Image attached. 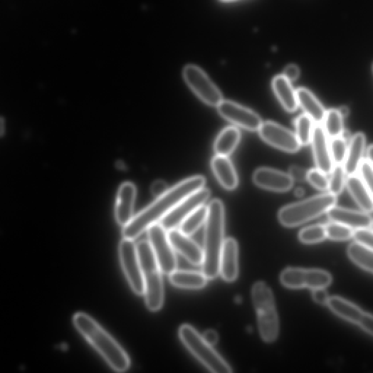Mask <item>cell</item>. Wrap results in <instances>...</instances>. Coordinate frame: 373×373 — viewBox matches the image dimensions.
<instances>
[{
	"mask_svg": "<svg viewBox=\"0 0 373 373\" xmlns=\"http://www.w3.org/2000/svg\"><path fill=\"white\" fill-rule=\"evenodd\" d=\"M205 183V177L201 175L192 177L178 183L135 216L132 221L122 228V236L136 239L150 226L160 223L164 217L185 198L204 189Z\"/></svg>",
	"mask_w": 373,
	"mask_h": 373,
	"instance_id": "cell-1",
	"label": "cell"
},
{
	"mask_svg": "<svg viewBox=\"0 0 373 373\" xmlns=\"http://www.w3.org/2000/svg\"><path fill=\"white\" fill-rule=\"evenodd\" d=\"M73 322L112 369L125 372L130 369L131 360L127 352L95 320L84 312H78L73 316Z\"/></svg>",
	"mask_w": 373,
	"mask_h": 373,
	"instance_id": "cell-2",
	"label": "cell"
},
{
	"mask_svg": "<svg viewBox=\"0 0 373 373\" xmlns=\"http://www.w3.org/2000/svg\"><path fill=\"white\" fill-rule=\"evenodd\" d=\"M225 231V209L219 199L211 201L208 206L204 240V262L202 270L208 279L215 278L220 273L221 256Z\"/></svg>",
	"mask_w": 373,
	"mask_h": 373,
	"instance_id": "cell-3",
	"label": "cell"
},
{
	"mask_svg": "<svg viewBox=\"0 0 373 373\" xmlns=\"http://www.w3.org/2000/svg\"><path fill=\"white\" fill-rule=\"evenodd\" d=\"M137 251L144 280L146 305L151 312H158L164 301L163 272L148 241L139 242Z\"/></svg>",
	"mask_w": 373,
	"mask_h": 373,
	"instance_id": "cell-4",
	"label": "cell"
},
{
	"mask_svg": "<svg viewBox=\"0 0 373 373\" xmlns=\"http://www.w3.org/2000/svg\"><path fill=\"white\" fill-rule=\"evenodd\" d=\"M336 202L337 196L330 193L309 198L283 207L278 220L285 227H296L327 213Z\"/></svg>",
	"mask_w": 373,
	"mask_h": 373,
	"instance_id": "cell-5",
	"label": "cell"
},
{
	"mask_svg": "<svg viewBox=\"0 0 373 373\" xmlns=\"http://www.w3.org/2000/svg\"><path fill=\"white\" fill-rule=\"evenodd\" d=\"M183 345L208 369L215 373H230L233 370L203 336L190 325H183L179 330Z\"/></svg>",
	"mask_w": 373,
	"mask_h": 373,
	"instance_id": "cell-6",
	"label": "cell"
},
{
	"mask_svg": "<svg viewBox=\"0 0 373 373\" xmlns=\"http://www.w3.org/2000/svg\"><path fill=\"white\" fill-rule=\"evenodd\" d=\"M118 252L122 270L131 288L136 295H144V280L137 244L135 240L123 237L119 243Z\"/></svg>",
	"mask_w": 373,
	"mask_h": 373,
	"instance_id": "cell-7",
	"label": "cell"
},
{
	"mask_svg": "<svg viewBox=\"0 0 373 373\" xmlns=\"http://www.w3.org/2000/svg\"><path fill=\"white\" fill-rule=\"evenodd\" d=\"M282 284L290 289L326 288L332 281L330 273L319 269L288 268L280 276Z\"/></svg>",
	"mask_w": 373,
	"mask_h": 373,
	"instance_id": "cell-8",
	"label": "cell"
},
{
	"mask_svg": "<svg viewBox=\"0 0 373 373\" xmlns=\"http://www.w3.org/2000/svg\"><path fill=\"white\" fill-rule=\"evenodd\" d=\"M147 231L148 241L162 272L170 275L177 270V260L168 231L160 223L152 225Z\"/></svg>",
	"mask_w": 373,
	"mask_h": 373,
	"instance_id": "cell-9",
	"label": "cell"
},
{
	"mask_svg": "<svg viewBox=\"0 0 373 373\" xmlns=\"http://www.w3.org/2000/svg\"><path fill=\"white\" fill-rule=\"evenodd\" d=\"M183 78L186 83L206 105L211 107H219L224 101L220 89L198 66L186 65L183 70Z\"/></svg>",
	"mask_w": 373,
	"mask_h": 373,
	"instance_id": "cell-10",
	"label": "cell"
},
{
	"mask_svg": "<svg viewBox=\"0 0 373 373\" xmlns=\"http://www.w3.org/2000/svg\"><path fill=\"white\" fill-rule=\"evenodd\" d=\"M210 195V190L206 189L194 193L177 205L160 224L167 231L177 228L186 217L206 203Z\"/></svg>",
	"mask_w": 373,
	"mask_h": 373,
	"instance_id": "cell-11",
	"label": "cell"
},
{
	"mask_svg": "<svg viewBox=\"0 0 373 373\" xmlns=\"http://www.w3.org/2000/svg\"><path fill=\"white\" fill-rule=\"evenodd\" d=\"M217 110L222 117L246 130L259 131L262 126V119L256 112L232 101H223Z\"/></svg>",
	"mask_w": 373,
	"mask_h": 373,
	"instance_id": "cell-12",
	"label": "cell"
},
{
	"mask_svg": "<svg viewBox=\"0 0 373 373\" xmlns=\"http://www.w3.org/2000/svg\"><path fill=\"white\" fill-rule=\"evenodd\" d=\"M259 134L269 145L288 152H296L301 146L296 135L274 122H263Z\"/></svg>",
	"mask_w": 373,
	"mask_h": 373,
	"instance_id": "cell-13",
	"label": "cell"
},
{
	"mask_svg": "<svg viewBox=\"0 0 373 373\" xmlns=\"http://www.w3.org/2000/svg\"><path fill=\"white\" fill-rule=\"evenodd\" d=\"M137 196L135 185L132 182L122 183L118 190L115 208L117 223L123 227L134 219V209Z\"/></svg>",
	"mask_w": 373,
	"mask_h": 373,
	"instance_id": "cell-14",
	"label": "cell"
},
{
	"mask_svg": "<svg viewBox=\"0 0 373 373\" xmlns=\"http://www.w3.org/2000/svg\"><path fill=\"white\" fill-rule=\"evenodd\" d=\"M253 181L263 189L274 192H286L293 186L289 174L270 168H260L253 174Z\"/></svg>",
	"mask_w": 373,
	"mask_h": 373,
	"instance_id": "cell-15",
	"label": "cell"
},
{
	"mask_svg": "<svg viewBox=\"0 0 373 373\" xmlns=\"http://www.w3.org/2000/svg\"><path fill=\"white\" fill-rule=\"evenodd\" d=\"M168 236L175 251L191 263L196 266L202 265L204 258V250L190 238V236L183 233L177 228L169 231Z\"/></svg>",
	"mask_w": 373,
	"mask_h": 373,
	"instance_id": "cell-16",
	"label": "cell"
},
{
	"mask_svg": "<svg viewBox=\"0 0 373 373\" xmlns=\"http://www.w3.org/2000/svg\"><path fill=\"white\" fill-rule=\"evenodd\" d=\"M327 137L324 127L317 124L312 139L314 159L317 168L326 174H331L334 168Z\"/></svg>",
	"mask_w": 373,
	"mask_h": 373,
	"instance_id": "cell-17",
	"label": "cell"
},
{
	"mask_svg": "<svg viewBox=\"0 0 373 373\" xmlns=\"http://www.w3.org/2000/svg\"><path fill=\"white\" fill-rule=\"evenodd\" d=\"M327 213L332 222L343 224L355 231L369 228L372 222L371 216L364 211L333 206Z\"/></svg>",
	"mask_w": 373,
	"mask_h": 373,
	"instance_id": "cell-18",
	"label": "cell"
},
{
	"mask_svg": "<svg viewBox=\"0 0 373 373\" xmlns=\"http://www.w3.org/2000/svg\"><path fill=\"white\" fill-rule=\"evenodd\" d=\"M220 273L225 281L234 282L238 275V246L233 238L225 240L221 256Z\"/></svg>",
	"mask_w": 373,
	"mask_h": 373,
	"instance_id": "cell-19",
	"label": "cell"
},
{
	"mask_svg": "<svg viewBox=\"0 0 373 373\" xmlns=\"http://www.w3.org/2000/svg\"><path fill=\"white\" fill-rule=\"evenodd\" d=\"M211 168L217 180L224 189L233 191L237 188L238 178L232 162L228 157L216 155L211 161Z\"/></svg>",
	"mask_w": 373,
	"mask_h": 373,
	"instance_id": "cell-20",
	"label": "cell"
},
{
	"mask_svg": "<svg viewBox=\"0 0 373 373\" xmlns=\"http://www.w3.org/2000/svg\"><path fill=\"white\" fill-rule=\"evenodd\" d=\"M256 312L261 335L263 340L271 343L277 338L279 332L275 305L261 308L256 310Z\"/></svg>",
	"mask_w": 373,
	"mask_h": 373,
	"instance_id": "cell-21",
	"label": "cell"
},
{
	"mask_svg": "<svg viewBox=\"0 0 373 373\" xmlns=\"http://www.w3.org/2000/svg\"><path fill=\"white\" fill-rule=\"evenodd\" d=\"M272 86L275 96L284 108L290 112L296 111L298 107L297 93L291 82L283 75H278L273 80Z\"/></svg>",
	"mask_w": 373,
	"mask_h": 373,
	"instance_id": "cell-22",
	"label": "cell"
},
{
	"mask_svg": "<svg viewBox=\"0 0 373 373\" xmlns=\"http://www.w3.org/2000/svg\"><path fill=\"white\" fill-rule=\"evenodd\" d=\"M366 147V137L363 133L354 135L348 147L345 169L348 176L355 175L359 170Z\"/></svg>",
	"mask_w": 373,
	"mask_h": 373,
	"instance_id": "cell-23",
	"label": "cell"
},
{
	"mask_svg": "<svg viewBox=\"0 0 373 373\" xmlns=\"http://www.w3.org/2000/svg\"><path fill=\"white\" fill-rule=\"evenodd\" d=\"M327 305L337 317L355 325L359 324L364 314L357 305L337 296L330 297Z\"/></svg>",
	"mask_w": 373,
	"mask_h": 373,
	"instance_id": "cell-24",
	"label": "cell"
},
{
	"mask_svg": "<svg viewBox=\"0 0 373 373\" xmlns=\"http://www.w3.org/2000/svg\"><path fill=\"white\" fill-rule=\"evenodd\" d=\"M169 280L174 287L186 290L202 289L208 281L204 273L177 269L169 275Z\"/></svg>",
	"mask_w": 373,
	"mask_h": 373,
	"instance_id": "cell-25",
	"label": "cell"
},
{
	"mask_svg": "<svg viewBox=\"0 0 373 373\" xmlns=\"http://www.w3.org/2000/svg\"><path fill=\"white\" fill-rule=\"evenodd\" d=\"M298 105L308 116L317 124L324 121L326 111L323 105L309 90L300 88L296 90Z\"/></svg>",
	"mask_w": 373,
	"mask_h": 373,
	"instance_id": "cell-26",
	"label": "cell"
},
{
	"mask_svg": "<svg viewBox=\"0 0 373 373\" xmlns=\"http://www.w3.org/2000/svg\"><path fill=\"white\" fill-rule=\"evenodd\" d=\"M346 184L350 194L359 208L364 212H372L373 199L362 178L356 174L349 176Z\"/></svg>",
	"mask_w": 373,
	"mask_h": 373,
	"instance_id": "cell-27",
	"label": "cell"
},
{
	"mask_svg": "<svg viewBox=\"0 0 373 373\" xmlns=\"http://www.w3.org/2000/svg\"><path fill=\"white\" fill-rule=\"evenodd\" d=\"M241 140V133L236 127L224 130L214 143V151L217 155L228 157L237 147Z\"/></svg>",
	"mask_w": 373,
	"mask_h": 373,
	"instance_id": "cell-28",
	"label": "cell"
},
{
	"mask_svg": "<svg viewBox=\"0 0 373 373\" xmlns=\"http://www.w3.org/2000/svg\"><path fill=\"white\" fill-rule=\"evenodd\" d=\"M350 258L359 267L373 273V251L358 243H352L348 248Z\"/></svg>",
	"mask_w": 373,
	"mask_h": 373,
	"instance_id": "cell-29",
	"label": "cell"
},
{
	"mask_svg": "<svg viewBox=\"0 0 373 373\" xmlns=\"http://www.w3.org/2000/svg\"><path fill=\"white\" fill-rule=\"evenodd\" d=\"M207 214L208 206H201L186 217L179 226V230L186 235H193L206 223Z\"/></svg>",
	"mask_w": 373,
	"mask_h": 373,
	"instance_id": "cell-30",
	"label": "cell"
},
{
	"mask_svg": "<svg viewBox=\"0 0 373 373\" xmlns=\"http://www.w3.org/2000/svg\"><path fill=\"white\" fill-rule=\"evenodd\" d=\"M344 117L341 115L339 110L332 109L326 112L324 124L327 135L333 139L341 137L344 131Z\"/></svg>",
	"mask_w": 373,
	"mask_h": 373,
	"instance_id": "cell-31",
	"label": "cell"
},
{
	"mask_svg": "<svg viewBox=\"0 0 373 373\" xmlns=\"http://www.w3.org/2000/svg\"><path fill=\"white\" fill-rule=\"evenodd\" d=\"M252 296L256 310L275 305V299L270 288L264 283L258 282L253 288Z\"/></svg>",
	"mask_w": 373,
	"mask_h": 373,
	"instance_id": "cell-32",
	"label": "cell"
},
{
	"mask_svg": "<svg viewBox=\"0 0 373 373\" xmlns=\"http://www.w3.org/2000/svg\"><path fill=\"white\" fill-rule=\"evenodd\" d=\"M314 128L312 119L306 114L296 119V136L301 145L305 146L312 142Z\"/></svg>",
	"mask_w": 373,
	"mask_h": 373,
	"instance_id": "cell-33",
	"label": "cell"
},
{
	"mask_svg": "<svg viewBox=\"0 0 373 373\" xmlns=\"http://www.w3.org/2000/svg\"><path fill=\"white\" fill-rule=\"evenodd\" d=\"M327 238L325 226L315 225L301 230L299 239L302 243L313 244L320 243Z\"/></svg>",
	"mask_w": 373,
	"mask_h": 373,
	"instance_id": "cell-34",
	"label": "cell"
},
{
	"mask_svg": "<svg viewBox=\"0 0 373 373\" xmlns=\"http://www.w3.org/2000/svg\"><path fill=\"white\" fill-rule=\"evenodd\" d=\"M330 147L333 164L335 165H343L348 151L347 140L341 137L333 138Z\"/></svg>",
	"mask_w": 373,
	"mask_h": 373,
	"instance_id": "cell-35",
	"label": "cell"
},
{
	"mask_svg": "<svg viewBox=\"0 0 373 373\" xmlns=\"http://www.w3.org/2000/svg\"><path fill=\"white\" fill-rule=\"evenodd\" d=\"M346 172L343 166L335 165L331 172L329 180L328 191L335 196L340 195L343 191L345 185Z\"/></svg>",
	"mask_w": 373,
	"mask_h": 373,
	"instance_id": "cell-36",
	"label": "cell"
},
{
	"mask_svg": "<svg viewBox=\"0 0 373 373\" xmlns=\"http://www.w3.org/2000/svg\"><path fill=\"white\" fill-rule=\"evenodd\" d=\"M325 228L327 238L332 241H347L354 235V229L335 222L328 224Z\"/></svg>",
	"mask_w": 373,
	"mask_h": 373,
	"instance_id": "cell-37",
	"label": "cell"
},
{
	"mask_svg": "<svg viewBox=\"0 0 373 373\" xmlns=\"http://www.w3.org/2000/svg\"><path fill=\"white\" fill-rule=\"evenodd\" d=\"M307 180L308 182L315 186V189L320 191H327L329 186V180L326 177V174L318 169H313L307 173Z\"/></svg>",
	"mask_w": 373,
	"mask_h": 373,
	"instance_id": "cell-38",
	"label": "cell"
},
{
	"mask_svg": "<svg viewBox=\"0 0 373 373\" xmlns=\"http://www.w3.org/2000/svg\"><path fill=\"white\" fill-rule=\"evenodd\" d=\"M359 172L373 199V167L368 160L362 162Z\"/></svg>",
	"mask_w": 373,
	"mask_h": 373,
	"instance_id": "cell-39",
	"label": "cell"
},
{
	"mask_svg": "<svg viewBox=\"0 0 373 373\" xmlns=\"http://www.w3.org/2000/svg\"><path fill=\"white\" fill-rule=\"evenodd\" d=\"M354 237L357 242L369 248L373 251V231L367 229H360L354 231Z\"/></svg>",
	"mask_w": 373,
	"mask_h": 373,
	"instance_id": "cell-40",
	"label": "cell"
},
{
	"mask_svg": "<svg viewBox=\"0 0 373 373\" xmlns=\"http://www.w3.org/2000/svg\"><path fill=\"white\" fill-rule=\"evenodd\" d=\"M151 193L154 196L157 198L167 192V184L163 180L154 181L151 185Z\"/></svg>",
	"mask_w": 373,
	"mask_h": 373,
	"instance_id": "cell-41",
	"label": "cell"
},
{
	"mask_svg": "<svg viewBox=\"0 0 373 373\" xmlns=\"http://www.w3.org/2000/svg\"><path fill=\"white\" fill-rule=\"evenodd\" d=\"M358 325L373 337V315L364 312Z\"/></svg>",
	"mask_w": 373,
	"mask_h": 373,
	"instance_id": "cell-42",
	"label": "cell"
},
{
	"mask_svg": "<svg viewBox=\"0 0 373 373\" xmlns=\"http://www.w3.org/2000/svg\"><path fill=\"white\" fill-rule=\"evenodd\" d=\"M307 173L305 169L297 166H293L289 170V174L293 181L303 182L307 179Z\"/></svg>",
	"mask_w": 373,
	"mask_h": 373,
	"instance_id": "cell-43",
	"label": "cell"
},
{
	"mask_svg": "<svg viewBox=\"0 0 373 373\" xmlns=\"http://www.w3.org/2000/svg\"><path fill=\"white\" fill-rule=\"evenodd\" d=\"M325 288L313 290L312 298L314 300L320 305H327L330 296Z\"/></svg>",
	"mask_w": 373,
	"mask_h": 373,
	"instance_id": "cell-44",
	"label": "cell"
},
{
	"mask_svg": "<svg viewBox=\"0 0 373 373\" xmlns=\"http://www.w3.org/2000/svg\"><path fill=\"white\" fill-rule=\"evenodd\" d=\"M290 82L296 80L300 75V70L295 65H288L284 71V75Z\"/></svg>",
	"mask_w": 373,
	"mask_h": 373,
	"instance_id": "cell-45",
	"label": "cell"
},
{
	"mask_svg": "<svg viewBox=\"0 0 373 373\" xmlns=\"http://www.w3.org/2000/svg\"><path fill=\"white\" fill-rule=\"evenodd\" d=\"M205 340L209 343L210 345L213 346L215 345L217 342L219 340V335L217 334V332L213 330H207L204 335H203Z\"/></svg>",
	"mask_w": 373,
	"mask_h": 373,
	"instance_id": "cell-46",
	"label": "cell"
},
{
	"mask_svg": "<svg viewBox=\"0 0 373 373\" xmlns=\"http://www.w3.org/2000/svg\"><path fill=\"white\" fill-rule=\"evenodd\" d=\"M367 154V160L373 167V145L368 147Z\"/></svg>",
	"mask_w": 373,
	"mask_h": 373,
	"instance_id": "cell-47",
	"label": "cell"
},
{
	"mask_svg": "<svg viewBox=\"0 0 373 373\" xmlns=\"http://www.w3.org/2000/svg\"><path fill=\"white\" fill-rule=\"evenodd\" d=\"M339 111L341 115L343 117H346L349 114V110L347 107H342L341 109L339 110Z\"/></svg>",
	"mask_w": 373,
	"mask_h": 373,
	"instance_id": "cell-48",
	"label": "cell"
},
{
	"mask_svg": "<svg viewBox=\"0 0 373 373\" xmlns=\"http://www.w3.org/2000/svg\"><path fill=\"white\" fill-rule=\"evenodd\" d=\"M222 1L231 2V1H235V0H222Z\"/></svg>",
	"mask_w": 373,
	"mask_h": 373,
	"instance_id": "cell-49",
	"label": "cell"
},
{
	"mask_svg": "<svg viewBox=\"0 0 373 373\" xmlns=\"http://www.w3.org/2000/svg\"><path fill=\"white\" fill-rule=\"evenodd\" d=\"M370 228H371L372 230L373 231V221H372V224H371V227H370Z\"/></svg>",
	"mask_w": 373,
	"mask_h": 373,
	"instance_id": "cell-50",
	"label": "cell"
}]
</instances>
